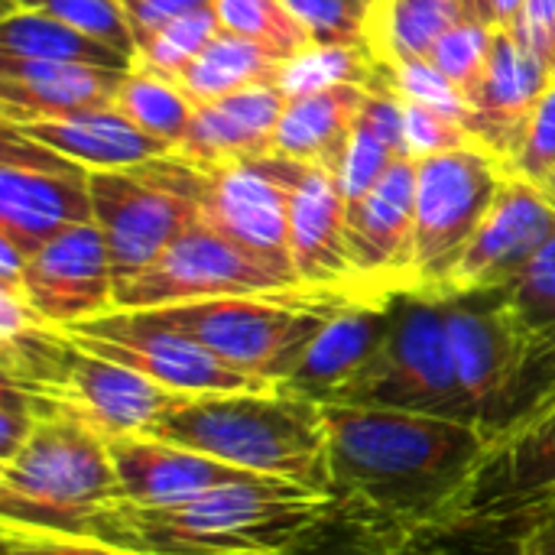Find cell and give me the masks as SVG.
<instances>
[{
	"instance_id": "6da1fadb",
	"label": "cell",
	"mask_w": 555,
	"mask_h": 555,
	"mask_svg": "<svg viewBox=\"0 0 555 555\" xmlns=\"http://www.w3.org/2000/svg\"><path fill=\"white\" fill-rule=\"evenodd\" d=\"M322 413L341 524L390 540L465 527L491 452L478 426L390 406L325 403Z\"/></svg>"
},
{
	"instance_id": "7a4b0ae2",
	"label": "cell",
	"mask_w": 555,
	"mask_h": 555,
	"mask_svg": "<svg viewBox=\"0 0 555 555\" xmlns=\"http://www.w3.org/2000/svg\"><path fill=\"white\" fill-rule=\"evenodd\" d=\"M335 520L332 498L257 475L179 507L124 501L101 540L140 555H296Z\"/></svg>"
},
{
	"instance_id": "3957f363",
	"label": "cell",
	"mask_w": 555,
	"mask_h": 555,
	"mask_svg": "<svg viewBox=\"0 0 555 555\" xmlns=\"http://www.w3.org/2000/svg\"><path fill=\"white\" fill-rule=\"evenodd\" d=\"M156 439L205 452L250 475L293 481L332 498L322 403L273 390L182 397L153 429Z\"/></svg>"
},
{
	"instance_id": "277c9868",
	"label": "cell",
	"mask_w": 555,
	"mask_h": 555,
	"mask_svg": "<svg viewBox=\"0 0 555 555\" xmlns=\"http://www.w3.org/2000/svg\"><path fill=\"white\" fill-rule=\"evenodd\" d=\"M36 400L33 433L0 459L3 524L101 540L107 517L124 504L107 439L52 400Z\"/></svg>"
},
{
	"instance_id": "5b68a950",
	"label": "cell",
	"mask_w": 555,
	"mask_h": 555,
	"mask_svg": "<svg viewBox=\"0 0 555 555\" xmlns=\"http://www.w3.org/2000/svg\"><path fill=\"white\" fill-rule=\"evenodd\" d=\"M351 302H361V296L299 286L286 293L218 296L143 312L189 335L228 367L280 387L293 377L332 315Z\"/></svg>"
},
{
	"instance_id": "8992f818",
	"label": "cell",
	"mask_w": 555,
	"mask_h": 555,
	"mask_svg": "<svg viewBox=\"0 0 555 555\" xmlns=\"http://www.w3.org/2000/svg\"><path fill=\"white\" fill-rule=\"evenodd\" d=\"M306 163L286 156H250L221 166H192L176 156L140 163L156 182L185 195L198 218L244 247L250 257L299 286L289 247V198Z\"/></svg>"
},
{
	"instance_id": "52a82bcc",
	"label": "cell",
	"mask_w": 555,
	"mask_h": 555,
	"mask_svg": "<svg viewBox=\"0 0 555 555\" xmlns=\"http://www.w3.org/2000/svg\"><path fill=\"white\" fill-rule=\"evenodd\" d=\"M332 403L413 410L475 426L455 377L442 299L423 293L393 296V319L380 348Z\"/></svg>"
},
{
	"instance_id": "ba28073f",
	"label": "cell",
	"mask_w": 555,
	"mask_h": 555,
	"mask_svg": "<svg viewBox=\"0 0 555 555\" xmlns=\"http://www.w3.org/2000/svg\"><path fill=\"white\" fill-rule=\"evenodd\" d=\"M459 387L475 426L498 442L527 413L530 341L504 289L442 299Z\"/></svg>"
},
{
	"instance_id": "9c48e42d",
	"label": "cell",
	"mask_w": 555,
	"mask_h": 555,
	"mask_svg": "<svg viewBox=\"0 0 555 555\" xmlns=\"http://www.w3.org/2000/svg\"><path fill=\"white\" fill-rule=\"evenodd\" d=\"M507 169L481 146H462L416 163L413 293L439 299L462 250L491 211Z\"/></svg>"
},
{
	"instance_id": "30bf717a",
	"label": "cell",
	"mask_w": 555,
	"mask_h": 555,
	"mask_svg": "<svg viewBox=\"0 0 555 555\" xmlns=\"http://www.w3.org/2000/svg\"><path fill=\"white\" fill-rule=\"evenodd\" d=\"M88 221H94L91 169L3 124L0 237L33 257L68 228Z\"/></svg>"
},
{
	"instance_id": "8fae6325",
	"label": "cell",
	"mask_w": 555,
	"mask_h": 555,
	"mask_svg": "<svg viewBox=\"0 0 555 555\" xmlns=\"http://www.w3.org/2000/svg\"><path fill=\"white\" fill-rule=\"evenodd\" d=\"M286 289L299 286L283 280L276 270L250 257L244 247H237L205 221H195L146 270L117 283L114 309L143 312L218 296H254Z\"/></svg>"
},
{
	"instance_id": "7c38bea8",
	"label": "cell",
	"mask_w": 555,
	"mask_h": 555,
	"mask_svg": "<svg viewBox=\"0 0 555 555\" xmlns=\"http://www.w3.org/2000/svg\"><path fill=\"white\" fill-rule=\"evenodd\" d=\"M78 348L133 367L137 374L185 393H237V390H273L263 380H254L224 361H218L208 348L192 341L189 335L156 322L146 312H120L111 309L98 319L75 322L62 328Z\"/></svg>"
},
{
	"instance_id": "4fadbf2b",
	"label": "cell",
	"mask_w": 555,
	"mask_h": 555,
	"mask_svg": "<svg viewBox=\"0 0 555 555\" xmlns=\"http://www.w3.org/2000/svg\"><path fill=\"white\" fill-rule=\"evenodd\" d=\"M91 208L117 283L146 270L179 234L202 221L185 195L156 182L140 166L91 169Z\"/></svg>"
},
{
	"instance_id": "5bb4252c",
	"label": "cell",
	"mask_w": 555,
	"mask_h": 555,
	"mask_svg": "<svg viewBox=\"0 0 555 555\" xmlns=\"http://www.w3.org/2000/svg\"><path fill=\"white\" fill-rule=\"evenodd\" d=\"M555 237V195L543 185L507 176L481 228L446 276L439 299L507 289L517 273Z\"/></svg>"
},
{
	"instance_id": "9a60e30c",
	"label": "cell",
	"mask_w": 555,
	"mask_h": 555,
	"mask_svg": "<svg viewBox=\"0 0 555 555\" xmlns=\"http://www.w3.org/2000/svg\"><path fill=\"white\" fill-rule=\"evenodd\" d=\"M36 397H46L55 406L68 410L111 442L124 436H153L159 420L185 393H176L137 374L133 367L98 358L68 338V348L59 361L52 384Z\"/></svg>"
},
{
	"instance_id": "2e32d148",
	"label": "cell",
	"mask_w": 555,
	"mask_h": 555,
	"mask_svg": "<svg viewBox=\"0 0 555 555\" xmlns=\"http://www.w3.org/2000/svg\"><path fill=\"white\" fill-rule=\"evenodd\" d=\"M416 159H397L387 176L348 205V254L361 286L380 299L413 293Z\"/></svg>"
},
{
	"instance_id": "e0dca14e",
	"label": "cell",
	"mask_w": 555,
	"mask_h": 555,
	"mask_svg": "<svg viewBox=\"0 0 555 555\" xmlns=\"http://www.w3.org/2000/svg\"><path fill=\"white\" fill-rule=\"evenodd\" d=\"M555 504V403L527 416L498 442L478 472L468 527L524 524Z\"/></svg>"
},
{
	"instance_id": "ac0fdd59",
	"label": "cell",
	"mask_w": 555,
	"mask_h": 555,
	"mask_svg": "<svg viewBox=\"0 0 555 555\" xmlns=\"http://www.w3.org/2000/svg\"><path fill=\"white\" fill-rule=\"evenodd\" d=\"M114 267L94 221L75 224L29 257L20 293L55 328L98 319L114 309Z\"/></svg>"
},
{
	"instance_id": "d6986e66",
	"label": "cell",
	"mask_w": 555,
	"mask_h": 555,
	"mask_svg": "<svg viewBox=\"0 0 555 555\" xmlns=\"http://www.w3.org/2000/svg\"><path fill=\"white\" fill-rule=\"evenodd\" d=\"M553 72L527 49L514 29L494 26L491 55L481 81L468 94V133L475 146L498 156L504 166L524 143L530 117L553 85Z\"/></svg>"
},
{
	"instance_id": "ffe728a7",
	"label": "cell",
	"mask_w": 555,
	"mask_h": 555,
	"mask_svg": "<svg viewBox=\"0 0 555 555\" xmlns=\"http://www.w3.org/2000/svg\"><path fill=\"white\" fill-rule=\"evenodd\" d=\"M289 247L299 286L325 293H351L361 299H380L367 293L351 267L348 254V198L335 172L322 166H302L289 198Z\"/></svg>"
},
{
	"instance_id": "44dd1931",
	"label": "cell",
	"mask_w": 555,
	"mask_h": 555,
	"mask_svg": "<svg viewBox=\"0 0 555 555\" xmlns=\"http://www.w3.org/2000/svg\"><path fill=\"white\" fill-rule=\"evenodd\" d=\"M107 449H111V459L124 488V501L137 507H179L218 488L257 478L205 452H195V449H185L156 436L111 439Z\"/></svg>"
},
{
	"instance_id": "7402d4cb",
	"label": "cell",
	"mask_w": 555,
	"mask_h": 555,
	"mask_svg": "<svg viewBox=\"0 0 555 555\" xmlns=\"http://www.w3.org/2000/svg\"><path fill=\"white\" fill-rule=\"evenodd\" d=\"M127 72L0 55V114L3 124L55 120L85 111L114 107L117 88Z\"/></svg>"
},
{
	"instance_id": "603a6c76",
	"label": "cell",
	"mask_w": 555,
	"mask_h": 555,
	"mask_svg": "<svg viewBox=\"0 0 555 555\" xmlns=\"http://www.w3.org/2000/svg\"><path fill=\"white\" fill-rule=\"evenodd\" d=\"M286 98L276 85L244 88L195 107L192 127L169 153L192 166H221L250 156H270Z\"/></svg>"
},
{
	"instance_id": "cb8c5ba5",
	"label": "cell",
	"mask_w": 555,
	"mask_h": 555,
	"mask_svg": "<svg viewBox=\"0 0 555 555\" xmlns=\"http://www.w3.org/2000/svg\"><path fill=\"white\" fill-rule=\"evenodd\" d=\"M393 319V299H361L332 315L302 354L293 377L280 387L315 403H332L341 387L374 358Z\"/></svg>"
},
{
	"instance_id": "d4e9b609",
	"label": "cell",
	"mask_w": 555,
	"mask_h": 555,
	"mask_svg": "<svg viewBox=\"0 0 555 555\" xmlns=\"http://www.w3.org/2000/svg\"><path fill=\"white\" fill-rule=\"evenodd\" d=\"M13 127L26 133L29 140L81 163L85 169H133L140 163L172 153L169 143L150 137L114 107L85 111V114L55 117V120L13 124Z\"/></svg>"
},
{
	"instance_id": "484cf974",
	"label": "cell",
	"mask_w": 555,
	"mask_h": 555,
	"mask_svg": "<svg viewBox=\"0 0 555 555\" xmlns=\"http://www.w3.org/2000/svg\"><path fill=\"white\" fill-rule=\"evenodd\" d=\"M364 91L367 88L361 85H335L286 101L273 137V153L296 163L322 166L338 176V166L364 107Z\"/></svg>"
},
{
	"instance_id": "4316f807",
	"label": "cell",
	"mask_w": 555,
	"mask_h": 555,
	"mask_svg": "<svg viewBox=\"0 0 555 555\" xmlns=\"http://www.w3.org/2000/svg\"><path fill=\"white\" fill-rule=\"evenodd\" d=\"M465 20L459 0H371L364 13V46L377 65L429 59L433 46Z\"/></svg>"
},
{
	"instance_id": "83f0119b",
	"label": "cell",
	"mask_w": 555,
	"mask_h": 555,
	"mask_svg": "<svg viewBox=\"0 0 555 555\" xmlns=\"http://www.w3.org/2000/svg\"><path fill=\"white\" fill-rule=\"evenodd\" d=\"M283 62L286 59L273 55L260 42H250L244 36L221 29L202 49V55L185 68L179 85L195 104H208V101L228 98V94L244 91V88L276 85Z\"/></svg>"
},
{
	"instance_id": "f1b7e54d",
	"label": "cell",
	"mask_w": 555,
	"mask_h": 555,
	"mask_svg": "<svg viewBox=\"0 0 555 555\" xmlns=\"http://www.w3.org/2000/svg\"><path fill=\"white\" fill-rule=\"evenodd\" d=\"M0 55L13 59H49V62H78L130 72V59L101 39L36 10H7L0 23Z\"/></svg>"
},
{
	"instance_id": "f546056e",
	"label": "cell",
	"mask_w": 555,
	"mask_h": 555,
	"mask_svg": "<svg viewBox=\"0 0 555 555\" xmlns=\"http://www.w3.org/2000/svg\"><path fill=\"white\" fill-rule=\"evenodd\" d=\"M195 107L198 104L182 91L179 81L156 78V75H146L137 68H130L124 75V81L117 88V101H114L117 114H124L130 124H137L150 137L169 143L172 150L189 133Z\"/></svg>"
},
{
	"instance_id": "4dcf8cb0",
	"label": "cell",
	"mask_w": 555,
	"mask_h": 555,
	"mask_svg": "<svg viewBox=\"0 0 555 555\" xmlns=\"http://www.w3.org/2000/svg\"><path fill=\"white\" fill-rule=\"evenodd\" d=\"M374 55L367 46H351V42H315L312 49L293 55L283 62L276 88L283 91L286 101L306 98L335 85H361L367 88L374 78Z\"/></svg>"
},
{
	"instance_id": "1f68e13d",
	"label": "cell",
	"mask_w": 555,
	"mask_h": 555,
	"mask_svg": "<svg viewBox=\"0 0 555 555\" xmlns=\"http://www.w3.org/2000/svg\"><path fill=\"white\" fill-rule=\"evenodd\" d=\"M221 33V20L218 10H198L189 16H179L146 36L137 39V52L130 68L156 75V78H169L179 81L185 75V68L202 55V49Z\"/></svg>"
},
{
	"instance_id": "d6a6232c",
	"label": "cell",
	"mask_w": 555,
	"mask_h": 555,
	"mask_svg": "<svg viewBox=\"0 0 555 555\" xmlns=\"http://www.w3.org/2000/svg\"><path fill=\"white\" fill-rule=\"evenodd\" d=\"M221 29L260 42L280 59H293L315 46V36L283 0H215Z\"/></svg>"
},
{
	"instance_id": "836d02e7",
	"label": "cell",
	"mask_w": 555,
	"mask_h": 555,
	"mask_svg": "<svg viewBox=\"0 0 555 555\" xmlns=\"http://www.w3.org/2000/svg\"><path fill=\"white\" fill-rule=\"evenodd\" d=\"M7 10L49 13V16L101 39L104 46L117 49L120 55H127L133 62L137 36H133V26H130L120 0H7Z\"/></svg>"
},
{
	"instance_id": "e575fe53",
	"label": "cell",
	"mask_w": 555,
	"mask_h": 555,
	"mask_svg": "<svg viewBox=\"0 0 555 555\" xmlns=\"http://www.w3.org/2000/svg\"><path fill=\"white\" fill-rule=\"evenodd\" d=\"M371 85L393 91L400 101L426 104V107H436V111L468 124L472 111H468L465 94L429 59H416V62H403V65H377Z\"/></svg>"
},
{
	"instance_id": "d590c367",
	"label": "cell",
	"mask_w": 555,
	"mask_h": 555,
	"mask_svg": "<svg viewBox=\"0 0 555 555\" xmlns=\"http://www.w3.org/2000/svg\"><path fill=\"white\" fill-rule=\"evenodd\" d=\"M491 42H494V26H485L478 20H465L459 26H452L429 52V62L465 94H472V88L481 81L488 55H491Z\"/></svg>"
},
{
	"instance_id": "8d00e7d4",
	"label": "cell",
	"mask_w": 555,
	"mask_h": 555,
	"mask_svg": "<svg viewBox=\"0 0 555 555\" xmlns=\"http://www.w3.org/2000/svg\"><path fill=\"white\" fill-rule=\"evenodd\" d=\"M397 159H403V153L397 146H390L367 120L358 117L354 133H351V143H348L345 159H341L338 176H335L338 185H341V192H345V198H348V205L361 202L387 176V169Z\"/></svg>"
},
{
	"instance_id": "74e56055",
	"label": "cell",
	"mask_w": 555,
	"mask_h": 555,
	"mask_svg": "<svg viewBox=\"0 0 555 555\" xmlns=\"http://www.w3.org/2000/svg\"><path fill=\"white\" fill-rule=\"evenodd\" d=\"M507 176L527 179L533 185L550 189L555 176V78L553 85L546 88V94L540 98L530 127L524 133L520 150L514 153V159L504 166Z\"/></svg>"
},
{
	"instance_id": "f35d334b",
	"label": "cell",
	"mask_w": 555,
	"mask_h": 555,
	"mask_svg": "<svg viewBox=\"0 0 555 555\" xmlns=\"http://www.w3.org/2000/svg\"><path fill=\"white\" fill-rule=\"evenodd\" d=\"M403 137H406V156L410 159H429L439 153H452L462 146H475L468 127L436 107L403 101Z\"/></svg>"
},
{
	"instance_id": "ab89813d",
	"label": "cell",
	"mask_w": 555,
	"mask_h": 555,
	"mask_svg": "<svg viewBox=\"0 0 555 555\" xmlns=\"http://www.w3.org/2000/svg\"><path fill=\"white\" fill-rule=\"evenodd\" d=\"M315 42H351L364 46V13L361 0H283Z\"/></svg>"
},
{
	"instance_id": "60d3db41",
	"label": "cell",
	"mask_w": 555,
	"mask_h": 555,
	"mask_svg": "<svg viewBox=\"0 0 555 555\" xmlns=\"http://www.w3.org/2000/svg\"><path fill=\"white\" fill-rule=\"evenodd\" d=\"M296 555H442L426 550L420 540H390V537H377L358 527H348L341 520H335L325 533H319L306 550Z\"/></svg>"
},
{
	"instance_id": "b9f144b4",
	"label": "cell",
	"mask_w": 555,
	"mask_h": 555,
	"mask_svg": "<svg viewBox=\"0 0 555 555\" xmlns=\"http://www.w3.org/2000/svg\"><path fill=\"white\" fill-rule=\"evenodd\" d=\"M3 555H140L94 540V537H72V533H49L29 527L3 524Z\"/></svg>"
},
{
	"instance_id": "7bdbcfd3",
	"label": "cell",
	"mask_w": 555,
	"mask_h": 555,
	"mask_svg": "<svg viewBox=\"0 0 555 555\" xmlns=\"http://www.w3.org/2000/svg\"><path fill=\"white\" fill-rule=\"evenodd\" d=\"M511 29L555 75V0H524V10Z\"/></svg>"
},
{
	"instance_id": "ee69618b",
	"label": "cell",
	"mask_w": 555,
	"mask_h": 555,
	"mask_svg": "<svg viewBox=\"0 0 555 555\" xmlns=\"http://www.w3.org/2000/svg\"><path fill=\"white\" fill-rule=\"evenodd\" d=\"M120 3L127 10V20H130L137 39L172 23V20H179V16L215 7V0H120Z\"/></svg>"
},
{
	"instance_id": "f6af8a7d",
	"label": "cell",
	"mask_w": 555,
	"mask_h": 555,
	"mask_svg": "<svg viewBox=\"0 0 555 555\" xmlns=\"http://www.w3.org/2000/svg\"><path fill=\"white\" fill-rule=\"evenodd\" d=\"M520 527L524 533L514 543V555H555V504Z\"/></svg>"
},
{
	"instance_id": "bcb514c9",
	"label": "cell",
	"mask_w": 555,
	"mask_h": 555,
	"mask_svg": "<svg viewBox=\"0 0 555 555\" xmlns=\"http://www.w3.org/2000/svg\"><path fill=\"white\" fill-rule=\"evenodd\" d=\"M465 16L468 20H478L485 26H498V10H494V0H459Z\"/></svg>"
},
{
	"instance_id": "7dc6e473",
	"label": "cell",
	"mask_w": 555,
	"mask_h": 555,
	"mask_svg": "<svg viewBox=\"0 0 555 555\" xmlns=\"http://www.w3.org/2000/svg\"><path fill=\"white\" fill-rule=\"evenodd\" d=\"M494 10H498V26L501 29H511L524 10V0H494Z\"/></svg>"
},
{
	"instance_id": "c3c4849f",
	"label": "cell",
	"mask_w": 555,
	"mask_h": 555,
	"mask_svg": "<svg viewBox=\"0 0 555 555\" xmlns=\"http://www.w3.org/2000/svg\"><path fill=\"white\" fill-rule=\"evenodd\" d=\"M553 403H555V397H553V400H550V403H543L540 410H546V406H553ZM540 410H537V413H540ZM530 416H533V413H530ZM520 423H524V420H520Z\"/></svg>"
},
{
	"instance_id": "681fc988",
	"label": "cell",
	"mask_w": 555,
	"mask_h": 555,
	"mask_svg": "<svg viewBox=\"0 0 555 555\" xmlns=\"http://www.w3.org/2000/svg\"><path fill=\"white\" fill-rule=\"evenodd\" d=\"M550 192H553V195H555V176H553V185H550Z\"/></svg>"
},
{
	"instance_id": "f907efd6",
	"label": "cell",
	"mask_w": 555,
	"mask_h": 555,
	"mask_svg": "<svg viewBox=\"0 0 555 555\" xmlns=\"http://www.w3.org/2000/svg\"><path fill=\"white\" fill-rule=\"evenodd\" d=\"M361 3H364V7H367V3H371V0H361Z\"/></svg>"
}]
</instances>
